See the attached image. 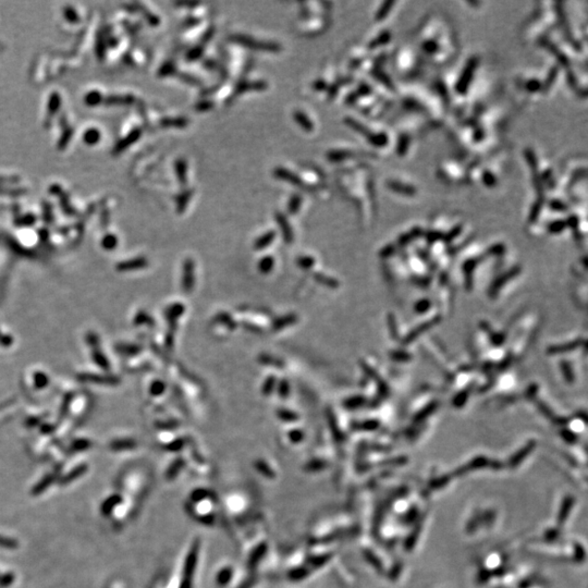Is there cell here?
<instances>
[{"mask_svg":"<svg viewBox=\"0 0 588 588\" xmlns=\"http://www.w3.org/2000/svg\"><path fill=\"white\" fill-rule=\"evenodd\" d=\"M54 481H55V479H54V476H51V475H48V476H46V477H45L44 479H42V481L39 482V483L36 485L35 487L33 488V490H32V495L36 496V495L42 494V493L44 492V490H46V489L48 488V486H50L51 483H53Z\"/></svg>","mask_w":588,"mask_h":588,"instance_id":"obj_15","label":"cell"},{"mask_svg":"<svg viewBox=\"0 0 588 588\" xmlns=\"http://www.w3.org/2000/svg\"><path fill=\"white\" fill-rule=\"evenodd\" d=\"M301 204H302V197H300L299 195H293L292 197H291L290 203H289V212L296 213L298 212V209H299Z\"/></svg>","mask_w":588,"mask_h":588,"instance_id":"obj_17","label":"cell"},{"mask_svg":"<svg viewBox=\"0 0 588 588\" xmlns=\"http://www.w3.org/2000/svg\"><path fill=\"white\" fill-rule=\"evenodd\" d=\"M386 186L389 191L398 196L413 198L418 195L419 190L415 184L407 179L399 178V176H390L386 181Z\"/></svg>","mask_w":588,"mask_h":588,"instance_id":"obj_7","label":"cell"},{"mask_svg":"<svg viewBox=\"0 0 588 588\" xmlns=\"http://www.w3.org/2000/svg\"><path fill=\"white\" fill-rule=\"evenodd\" d=\"M14 574H5L3 576H0V587H8L13 583Z\"/></svg>","mask_w":588,"mask_h":588,"instance_id":"obj_20","label":"cell"},{"mask_svg":"<svg viewBox=\"0 0 588 588\" xmlns=\"http://www.w3.org/2000/svg\"><path fill=\"white\" fill-rule=\"evenodd\" d=\"M166 125H173V127H185L187 124L186 119L184 118H175V119H168L167 122H165Z\"/></svg>","mask_w":588,"mask_h":588,"instance_id":"obj_19","label":"cell"},{"mask_svg":"<svg viewBox=\"0 0 588 588\" xmlns=\"http://www.w3.org/2000/svg\"><path fill=\"white\" fill-rule=\"evenodd\" d=\"M267 87V84L264 81H257V82H241L238 86H237V94L239 93H243V92H247V90H260V89H265Z\"/></svg>","mask_w":588,"mask_h":588,"instance_id":"obj_10","label":"cell"},{"mask_svg":"<svg viewBox=\"0 0 588 588\" xmlns=\"http://www.w3.org/2000/svg\"><path fill=\"white\" fill-rule=\"evenodd\" d=\"M416 42L420 54L438 66L452 60L459 46L452 25L439 14H429L421 21L416 31Z\"/></svg>","mask_w":588,"mask_h":588,"instance_id":"obj_1","label":"cell"},{"mask_svg":"<svg viewBox=\"0 0 588 588\" xmlns=\"http://www.w3.org/2000/svg\"><path fill=\"white\" fill-rule=\"evenodd\" d=\"M294 118L296 120V122H298L304 130H306V131H312L313 130L314 125H313L312 121L310 120V118H308L304 112L295 111Z\"/></svg>","mask_w":588,"mask_h":588,"instance_id":"obj_14","label":"cell"},{"mask_svg":"<svg viewBox=\"0 0 588 588\" xmlns=\"http://www.w3.org/2000/svg\"><path fill=\"white\" fill-rule=\"evenodd\" d=\"M212 106H213L212 102H202V104H199L197 106V109H199V110H206V109H208V108H210Z\"/></svg>","mask_w":588,"mask_h":588,"instance_id":"obj_24","label":"cell"},{"mask_svg":"<svg viewBox=\"0 0 588 588\" xmlns=\"http://www.w3.org/2000/svg\"><path fill=\"white\" fill-rule=\"evenodd\" d=\"M86 469H87L86 465H82V466H79V467H77L76 470H73L71 473L68 474L67 476H65L64 478H62L61 481H60V484H61V485H67V484H69V483L73 482L74 479H77L78 477L82 476L83 474H84L85 472H86Z\"/></svg>","mask_w":588,"mask_h":588,"instance_id":"obj_13","label":"cell"},{"mask_svg":"<svg viewBox=\"0 0 588 588\" xmlns=\"http://www.w3.org/2000/svg\"><path fill=\"white\" fill-rule=\"evenodd\" d=\"M479 61L481 60H479L477 56H474L467 60L459 78H456L453 84V90L456 95H459L460 97H465L467 93L470 92L471 85L474 82V80H475L476 72L478 70Z\"/></svg>","mask_w":588,"mask_h":588,"instance_id":"obj_5","label":"cell"},{"mask_svg":"<svg viewBox=\"0 0 588 588\" xmlns=\"http://www.w3.org/2000/svg\"><path fill=\"white\" fill-rule=\"evenodd\" d=\"M400 101L405 110L411 111L415 119L423 120L424 124L440 127L446 119V102L435 90L411 86L400 92Z\"/></svg>","mask_w":588,"mask_h":588,"instance_id":"obj_2","label":"cell"},{"mask_svg":"<svg viewBox=\"0 0 588 588\" xmlns=\"http://www.w3.org/2000/svg\"><path fill=\"white\" fill-rule=\"evenodd\" d=\"M191 194H192L191 191H187V192H184L183 194H182V195L179 196V208H180V212H181V210H183V208L185 207V205L187 204L188 199H190V197H191Z\"/></svg>","mask_w":588,"mask_h":588,"instance_id":"obj_21","label":"cell"},{"mask_svg":"<svg viewBox=\"0 0 588 588\" xmlns=\"http://www.w3.org/2000/svg\"><path fill=\"white\" fill-rule=\"evenodd\" d=\"M345 123L353 130H355L358 134L363 135L369 144L377 150H393L395 138H393V132L391 130H387L385 128H379L378 130L369 129L367 125L357 121L354 118H346Z\"/></svg>","mask_w":588,"mask_h":588,"instance_id":"obj_3","label":"cell"},{"mask_svg":"<svg viewBox=\"0 0 588 588\" xmlns=\"http://www.w3.org/2000/svg\"><path fill=\"white\" fill-rule=\"evenodd\" d=\"M314 86H315L316 89L322 90L324 88H326V83H325L324 81H322V80H318V81H316L315 84H314Z\"/></svg>","mask_w":588,"mask_h":588,"instance_id":"obj_23","label":"cell"},{"mask_svg":"<svg viewBox=\"0 0 588 588\" xmlns=\"http://www.w3.org/2000/svg\"><path fill=\"white\" fill-rule=\"evenodd\" d=\"M175 171L178 179L182 184L186 183V164L183 159H179L175 163Z\"/></svg>","mask_w":588,"mask_h":588,"instance_id":"obj_16","label":"cell"},{"mask_svg":"<svg viewBox=\"0 0 588 588\" xmlns=\"http://www.w3.org/2000/svg\"><path fill=\"white\" fill-rule=\"evenodd\" d=\"M231 39H232V41H235L236 43L241 44V45H243V46L249 47L251 49L269 50V51H278V50L281 49V47L279 46V45L277 43L256 41V39H254L252 37L244 36V35H235V36H231Z\"/></svg>","mask_w":588,"mask_h":588,"instance_id":"obj_8","label":"cell"},{"mask_svg":"<svg viewBox=\"0 0 588 588\" xmlns=\"http://www.w3.org/2000/svg\"><path fill=\"white\" fill-rule=\"evenodd\" d=\"M18 546H19V544L15 539L0 536V547H5V548H9V549H14V548H16Z\"/></svg>","mask_w":588,"mask_h":588,"instance_id":"obj_18","label":"cell"},{"mask_svg":"<svg viewBox=\"0 0 588 588\" xmlns=\"http://www.w3.org/2000/svg\"><path fill=\"white\" fill-rule=\"evenodd\" d=\"M396 4H397V2H393V1H391V2H384V3H382L381 7H380V8L378 9V11H377V12H376L375 19H376L377 21H379V22H380V21H384L385 19H387V16H389L390 12H391V11H392L393 5H396Z\"/></svg>","mask_w":588,"mask_h":588,"instance_id":"obj_12","label":"cell"},{"mask_svg":"<svg viewBox=\"0 0 588 588\" xmlns=\"http://www.w3.org/2000/svg\"><path fill=\"white\" fill-rule=\"evenodd\" d=\"M395 68L401 74H413L419 69V56L411 49L402 48L393 57Z\"/></svg>","mask_w":588,"mask_h":588,"instance_id":"obj_6","label":"cell"},{"mask_svg":"<svg viewBox=\"0 0 588 588\" xmlns=\"http://www.w3.org/2000/svg\"><path fill=\"white\" fill-rule=\"evenodd\" d=\"M121 497L119 495H115V496H111L110 498H108L104 504L101 505V513L104 515H109V513L115 509V506L117 504H119L120 502H121Z\"/></svg>","mask_w":588,"mask_h":588,"instance_id":"obj_11","label":"cell"},{"mask_svg":"<svg viewBox=\"0 0 588 588\" xmlns=\"http://www.w3.org/2000/svg\"><path fill=\"white\" fill-rule=\"evenodd\" d=\"M202 54H203V48L202 47H195V48H193L190 51V53H188L187 58L190 59V60H195V59L199 58V57L202 56Z\"/></svg>","mask_w":588,"mask_h":588,"instance_id":"obj_22","label":"cell"},{"mask_svg":"<svg viewBox=\"0 0 588 588\" xmlns=\"http://www.w3.org/2000/svg\"><path fill=\"white\" fill-rule=\"evenodd\" d=\"M275 175L277 178H280L282 180L285 181H289V182H292V184L302 187V188H305V184L302 182V180L299 178L298 175H295L294 173H291L289 170L284 169V168H277L275 170Z\"/></svg>","mask_w":588,"mask_h":588,"instance_id":"obj_9","label":"cell"},{"mask_svg":"<svg viewBox=\"0 0 588 588\" xmlns=\"http://www.w3.org/2000/svg\"><path fill=\"white\" fill-rule=\"evenodd\" d=\"M437 174L442 181L450 184H463L469 182L467 165L465 166L453 159H449L439 165Z\"/></svg>","mask_w":588,"mask_h":588,"instance_id":"obj_4","label":"cell"}]
</instances>
